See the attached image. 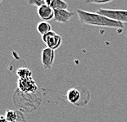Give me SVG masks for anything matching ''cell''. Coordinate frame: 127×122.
<instances>
[{
	"label": "cell",
	"instance_id": "3957f363",
	"mask_svg": "<svg viewBox=\"0 0 127 122\" xmlns=\"http://www.w3.org/2000/svg\"><path fill=\"white\" fill-rule=\"evenodd\" d=\"M42 40L47 45L48 48L53 50H56L60 47L63 43V38L60 34H57L56 32L51 30L48 33L45 34L42 36Z\"/></svg>",
	"mask_w": 127,
	"mask_h": 122
},
{
	"label": "cell",
	"instance_id": "6da1fadb",
	"mask_svg": "<svg viewBox=\"0 0 127 122\" xmlns=\"http://www.w3.org/2000/svg\"><path fill=\"white\" fill-rule=\"evenodd\" d=\"M76 13L80 22L85 24V25L108 27V28H114L119 30L124 29V23L112 20V19L99 14V13L87 12V11L81 9H77Z\"/></svg>",
	"mask_w": 127,
	"mask_h": 122
},
{
	"label": "cell",
	"instance_id": "277c9868",
	"mask_svg": "<svg viewBox=\"0 0 127 122\" xmlns=\"http://www.w3.org/2000/svg\"><path fill=\"white\" fill-rule=\"evenodd\" d=\"M18 89L24 93L29 94L33 93L37 90V85L35 81L32 77L26 79H19L18 82Z\"/></svg>",
	"mask_w": 127,
	"mask_h": 122
},
{
	"label": "cell",
	"instance_id": "ba28073f",
	"mask_svg": "<svg viewBox=\"0 0 127 122\" xmlns=\"http://www.w3.org/2000/svg\"><path fill=\"white\" fill-rule=\"evenodd\" d=\"M80 98H81V93L78 89L72 88L67 91L66 99L71 104L77 105L80 102Z\"/></svg>",
	"mask_w": 127,
	"mask_h": 122
},
{
	"label": "cell",
	"instance_id": "9c48e42d",
	"mask_svg": "<svg viewBox=\"0 0 127 122\" xmlns=\"http://www.w3.org/2000/svg\"><path fill=\"white\" fill-rule=\"evenodd\" d=\"M46 4L50 6L53 10L56 9H66L68 4L64 0H45Z\"/></svg>",
	"mask_w": 127,
	"mask_h": 122
},
{
	"label": "cell",
	"instance_id": "7a4b0ae2",
	"mask_svg": "<svg viewBox=\"0 0 127 122\" xmlns=\"http://www.w3.org/2000/svg\"><path fill=\"white\" fill-rule=\"evenodd\" d=\"M96 12L103 15L112 20L117 21L118 22L127 23V10L98 8Z\"/></svg>",
	"mask_w": 127,
	"mask_h": 122
},
{
	"label": "cell",
	"instance_id": "7c38bea8",
	"mask_svg": "<svg viewBox=\"0 0 127 122\" xmlns=\"http://www.w3.org/2000/svg\"><path fill=\"white\" fill-rule=\"evenodd\" d=\"M28 3L30 5H33V6L39 7L42 5L46 4V1L45 0H28Z\"/></svg>",
	"mask_w": 127,
	"mask_h": 122
},
{
	"label": "cell",
	"instance_id": "8992f818",
	"mask_svg": "<svg viewBox=\"0 0 127 122\" xmlns=\"http://www.w3.org/2000/svg\"><path fill=\"white\" fill-rule=\"evenodd\" d=\"M37 13L40 19L44 21H51L54 18V10L47 4L42 5L38 7Z\"/></svg>",
	"mask_w": 127,
	"mask_h": 122
},
{
	"label": "cell",
	"instance_id": "4fadbf2b",
	"mask_svg": "<svg viewBox=\"0 0 127 122\" xmlns=\"http://www.w3.org/2000/svg\"><path fill=\"white\" fill-rule=\"evenodd\" d=\"M113 0H86V2L94 4H105L112 2Z\"/></svg>",
	"mask_w": 127,
	"mask_h": 122
},
{
	"label": "cell",
	"instance_id": "5b68a950",
	"mask_svg": "<svg viewBox=\"0 0 127 122\" xmlns=\"http://www.w3.org/2000/svg\"><path fill=\"white\" fill-rule=\"evenodd\" d=\"M55 59V51L49 48H45L41 52V62L44 69L52 68Z\"/></svg>",
	"mask_w": 127,
	"mask_h": 122
},
{
	"label": "cell",
	"instance_id": "52a82bcc",
	"mask_svg": "<svg viewBox=\"0 0 127 122\" xmlns=\"http://www.w3.org/2000/svg\"><path fill=\"white\" fill-rule=\"evenodd\" d=\"M74 12H70L67 9H56L54 10V21L59 23H66L70 21Z\"/></svg>",
	"mask_w": 127,
	"mask_h": 122
},
{
	"label": "cell",
	"instance_id": "5bb4252c",
	"mask_svg": "<svg viewBox=\"0 0 127 122\" xmlns=\"http://www.w3.org/2000/svg\"><path fill=\"white\" fill-rule=\"evenodd\" d=\"M0 122H8V121H7V120L6 119L5 116H0Z\"/></svg>",
	"mask_w": 127,
	"mask_h": 122
},
{
	"label": "cell",
	"instance_id": "8fae6325",
	"mask_svg": "<svg viewBox=\"0 0 127 122\" xmlns=\"http://www.w3.org/2000/svg\"><path fill=\"white\" fill-rule=\"evenodd\" d=\"M17 75L19 79H26L32 77V72L31 70L26 67H21L17 70Z\"/></svg>",
	"mask_w": 127,
	"mask_h": 122
},
{
	"label": "cell",
	"instance_id": "30bf717a",
	"mask_svg": "<svg viewBox=\"0 0 127 122\" xmlns=\"http://www.w3.org/2000/svg\"><path fill=\"white\" fill-rule=\"evenodd\" d=\"M36 29H37L38 33L41 35V36H43V35H44L45 34H47L52 30L51 25L48 21H41L40 22L38 23Z\"/></svg>",
	"mask_w": 127,
	"mask_h": 122
}]
</instances>
